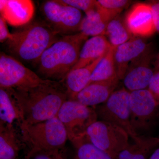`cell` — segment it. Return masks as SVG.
<instances>
[{
	"instance_id": "1",
	"label": "cell",
	"mask_w": 159,
	"mask_h": 159,
	"mask_svg": "<svg viewBox=\"0 0 159 159\" xmlns=\"http://www.w3.org/2000/svg\"><path fill=\"white\" fill-rule=\"evenodd\" d=\"M7 89L19 107L22 117L20 124L31 125L57 117L61 106L68 100L63 83L51 80L30 88Z\"/></svg>"
},
{
	"instance_id": "2",
	"label": "cell",
	"mask_w": 159,
	"mask_h": 159,
	"mask_svg": "<svg viewBox=\"0 0 159 159\" xmlns=\"http://www.w3.org/2000/svg\"><path fill=\"white\" fill-rule=\"evenodd\" d=\"M88 37L80 32L62 36L45 51L36 62L39 74L46 78L63 83L78 61Z\"/></svg>"
},
{
	"instance_id": "3",
	"label": "cell",
	"mask_w": 159,
	"mask_h": 159,
	"mask_svg": "<svg viewBox=\"0 0 159 159\" xmlns=\"http://www.w3.org/2000/svg\"><path fill=\"white\" fill-rule=\"evenodd\" d=\"M62 36L48 23L35 22L12 33L5 43L15 57L27 62H37L44 51Z\"/></svg>"
},
{
	"instance_id": "4",
	"label": "cell",
	"mask_w": 159,
	"mask_h": 159,
	"mask_svg": "<svg viewBox=\"0 0 159 159\" xmlns=\"http://www.w3.org/2000/svg\"><path fill=\"white\" fill-rule=\"evenodd\" d=\"M22 140L29 146V152H59L68 139L64 125L57 117L35 124L19 125Z\"/></svg>"
},
{
	"instance_id": "5",
	"label": "cell",
	"mask_w": 159,
	"mask_h": 159,
	"mask_svg": "<svg viewBox=\"0 0 159 159\" xmlns=\"http://www.w3.org/2000/svg\"><path fill=\"white\" fill-rule=\"evenodd\" d=\"M130 92L123 88L115 91L108 99L95 109L98 119L116 125L125 130L134 142L140 141L130 123Z\"/></svg>"
},
{
	"instance_id": "6",
	"label": "cell",
	"mask_w": 159,
	"mask_h": 159,
	"mask_svg": "<svg viewBox=\"0 0 159 159\" xmlns=\"http://www.w3.org/2000/svg\"><path fill=\"white\" fill-rule=\"evenodd\" d=\"M57 117L64 125L72 143L85 138L89 126L98 120L95 109L69 99L61 106Z\"/></svg>"
},
{
	"instance_id": "7",
	"label": "cell",
	"mask_w": 159,
	"mask_h": 159,
	"mask_svg": "<svg viewBox=\"0 0 159 159\" xmlns=\"http://www.w3.org/2000/svg\"><path fill=\"white\" fill-rule=\"evenodd\" d=\"M86 136L93 145L113 159H117L119 154L129 144V136L125 130L102 120L91 124L87 129Z\"/></svg>"
},
{
	"instance_id": "8",
	"label": "cell",
	"mask_w": 159,
	"mask_h": 159,
	"mask_svg": "<svg viewBox=\"0 0 159 159\" xmlns=\"http://www.w3.org/2000/svg\"><path fill=\"white\" fill-rule=\"evenodd\" d=\"M12 56L1 52L0 88L25 89L34 87L46 81Z\"/></svg>"
},
{
	"instance_id": "9",
	"label": "cell",
	"mask_w": 159,
	"mask_h": 159,
	"mask_svg": "<svg viewBox=\"0 0 159 159\" xmlns=\"http://www.w3.org/2000/svg\"><path fill=\"white\" fill-rule=\"evenodd\" d=\"M42 10L47 22L61 36L80 32L83 17L81 11L65 5L60 1H48Z\"/></svg>"
},
{
	"instance_id": "10",
	"label": "cell",
	"mask_w": 159,
	"mask_h": 159,
	"mask_svg": "<svg viewBox=\"0 0 159 159\" xmlns=\"http://www.w3.org/2000/svg\"><path fill=\"white\" fill-rule=\"evenodd\" d=\"M130 123L139 136L149 127L158 104L148 89L130 92Z\"/></svg>"
},
{
	"instance_id": "11",
	"label": "cell",
	"mask_w": 159,
	"mask_h": 159,
	"mask_svg": "<svg viewBox=\"0 0 159 159\" xmlns=\"http://www.w3.org/2000/svg\"><path fill=\"white\" fill-rule=\"evenodd\" d=\"M124 22L134 36L148 37L157 31L150 4L139 2L132 6L125 15Z\"/></svg>"
},
{
	"instance_id": "12",
	"label": "cell",
	"mask_w": 159,
	"mask_h": 159,
	"mask_svg": "<svg viewBox=\"0 0 159 159\" xmlns=\"http://www.w3.org/2000/svg\"><path fill=\"white\" fill-rule=\"evenodd\" d=\"M147 44L143 39L135 36L115 48L114 58L120 80L123 79L128 71L129 63L142 57L147 51Z\"/></svg>"
},
{
	"instance_id": "13",
	"label": "cell",
	"mask_w": 159,
	"mask_h": 159,
	"mask_svg": "<svg viewBox=\"0 0 159 159\" xmlns=\"http://www.w3.org/2000/svg\"><path fill=\"white\" fill-rule=\"evenodd\" d=\"M119 80L116 79L91 83L78 93L73 100L89 107L102 104L115 91Z\"/></svg>"
},
{
	"instance_id": "14",
	"label": "cell",
	"mask_w": 159,
	"mask_h": 159,
	"mask_svg": "<svg viewBox=\"0 0 159 159\" xmlns=\"http://www.w3.org/2000/svg\"><path fill=\"white\" fill-rule=\"evenodd\" d=\"M1 16L11 25L18 26L29 22L34 14L33 3L30 1H0Z\"/></svg>"
},
{
	"instance_id": "15",
	"label": "cell",
	"mask_w": 159,
	"mask_h": 159,
	"mask_svg": "<svg viewBox=\"0 0 159 159\" xmlns=\"http://www.w3.org/2000/svg\"><path fill=\"white\" fill-rule=\"evenodd\" d=\"M85 15L80 25V32L88 37L105 35L107 24L116 18L99 6L97 1L96 8Z\"/></svg>"
},
{
	"instance_id": "16",
	"label": "cell",
	"mask_w": 159,
	"mask_h": 159,
	"mask_svg": "<svg viewBox=\"0 0 159 159\" xmlns=\"http://www.w3.org/2000/svg\"><path fill=\"white\" fill-rule=\"evenodd\" d=\"M111 47L105 35H98L89 39L83 46L78 61L72 70L88 66L103 57Z\"/></svg>"
},
{
	"instance_id": "17",
	"label": "cell",
	"mask_w": 159,
	"mask_h": 159,
	"mask_svg": "<svg viewBox=\"0 0 159 159\" xmlns=\"http://www.w3.org/2000/svg\"><path fill=\"white\" fill-rule=\"evenodd\" d=\"M103 57L98 58L88 66L69 72L63 82L68 99L74 100L78 93L87 86L94 70Z\"/></svg>"
},
{
	"instance_id": "18",
	"label": "cell",
	"mask_w": 159,
	"mask_h": 159,
	"mask_svg": "<svg viewBox=\"0 0 159 159\" xmlns=\"http://www.w3.org/2000/svg\"><path fill=\"white\" fill-rule=\"evenodd\" d=\"M148 61L141 62L128 69L122 80L129 92L148 89L154 73Z\"/></svg>"
},
{
	"instance_id": "19",
	"label": "cell",
	"mask_w": 159,
	"mask_h": 159,
	"mask_svg": "<svg viewBox=\"0 0 159 159\" xmlns=\"http://www.w3.org/2000/svg\"><path fill=\"white\" fill-rule=\"evenodd\" d=\"M20 124L22 117L19 107L9 89L0 88V125Z\"/></svg>"
},
{
	"instance_id": "20",
	"label": "cell",
	"mask_w": 159,
	"mask_h": 159,
	"mask_svg": "<svg viewBox=\"0 0 159 159\" xmlns=\"http://www.w3.org/2000/svg\"><path fill=\"white\" fill-rule=\"evenodd\" d=\"M21 146L14 125H0V159H18Z\"/></svg>"
},
{
	"instance_id": "21",
	"label": "cell",
	"mask_w": 159,
	"mask_h": 159,
	"mask_svg": "<svg viewBox=\"0 0 159 159\" xmlns=\"http://www.w3.org/2000/svg\"><path fill=\"white\" fill-rule=\"evenodd\" d=\"M128 146L119 154L117 159H148L159 145V139L142 137L139 142Z\"/></svg>"
},
{
	"instance_id": "22",
	"label": "cell",
	"mask_w": 159,
	"mask_h": 159,
	"mask_svg": "<svg viewBox=\"0 0 159 159\" xmlns=\"http://www.w3.org/2000/svg\"><path fill=\"white\" fill-rule=\"evenodd\" d=\"M115 49L112 47L100 61L94 70L89 84L96 81L119 79L114 58Z\"/></svg>"
},
{
	"instance_id": "23",
	"label": "cell",
	"mask_w": 159,
	"mask_h": 159,
	"mask_svg": "<svg viewBox=\"0 0 159 159\" xmlns=\"http://www.w3.org/2000/svg\"><path fill=\"white\" fill-rule=\"evenodd\" d=\"M105 35L114 48L126 43L134 37L125 25L124 20L119 16L111 20L107 24Z\"/></svg>"
},
{
	"instance_id": "24",
	"label": "cell",
	"mask_w": 159,
	"mask_h": 159,
	"mask_svg": "<svg viewBox=\"0 0 159 159\" xmlns=\"http://www.w3.org/2000/svg\"><path fill=\"white\" fill-rule=\"evenodd\" d=\"M75 159H113L105 152L93 145L87 138L75 143Z\"/></svg>"
},
{
	"instance_id": "25",
	"label": "cell",
	"mask_w": 159,
	"mask_h": 159,
	"mask_svg": "<svg viewBox=\"0 0 159 159\" xmlns=\"http://www.w3.org/2000/svg\"><path fill=\"white\" fill-rule=\"evenodd\" d=\"M99 6L108 11L114 17H116L130 4L127 0H98Z\"/></svg>"
},
{
	"instance_id": "26",
	"label": "cell",
	"mask_w": 159,
	"mask_h": 159,
	"mask_svg": "<svg viewBox=\"0 0 159 159\" xmlns=\"http://www.w3.org/2000/svg\"><path fill=\"white\" fill-rule=\"evenodd\" d=\"M60 2L85 13L95 9L97 4V1L93 0H62Z\"/></svg>"
},
{
	"instance_id": "27",
	"label": "cell",
	"mask_w": 159,
	"mask_h": 159,
	"mask_svg": "<svg viewBox=\"0 0 159 159\" xmlns=\"http://www.w3.org/2000/svg\"><path fill=\"white\" fill-rule=\"evenodd\" d=\"M148 89L159 106V71L154 73Z\"/></svg>"
},
{
	"instance_id": "28",
	"label": "cell",
	"mask_w": 159,
	"mask_h": 159,
	"mask_svg": "<svg viewBox=\"0 0 159 159\" xmlns=\"http://www.w3.org/2000/svg\"><path fill=\"white\" fill-rule=\"evenodd\" d=\"M59 152H48L39 151L29 152L27 154L25 159H57V154Z\"/></svg>"
},
{
	"instance_id": "29",
	"label": "cell",
	"mask_w": 159,
	"mask_h": 159,
	"mask_svg": "<svg viewBox=\"0 0 159 159\" xmlns=\"http://www.w3.org/2000/svg\"><path fill=\"white\" fill-rule=\"evenodd\" d=\"M12 33H10L7 25V22L2 17L0 16V41L1 43L6 42L11 37Z\"/></svg>"
},
{
	"instance_id": "30",
	"label": "cell",
	"mask_w": 159,
	"mask_h": 159,
	"mask_svg": "<svg viewBox=\"0 0 159 159\" xmlns=\"http://www.w3.org/2000/svg\"><path fill=\"white\" fill-rule=\"evenodd\" d=\"M152 8V13L157 31L159 29V1L150 4Z\"/></svg>"
},
{
	"instance_id": "31",
	"label": "cell",
	"mask_w": 159,
	"mask_h": 159,
	"mask_svg": "<svg viewBox=\"0 0 159 159\" xmlns=\"http://www.w3.org/2000/svg\"><path fill=\"white\" fill-rule=\"evenodd\" d=\"M148 159H159V148L156 149Z\"/></svg>"
},
{
	"instance_id": "32",
	"label": "cell",
	"mask_w": 159,
	"mask_h": 159,
	"mask_svg": "<svg viewBox=\"0 0 159 159\" xmlns=\"http://www.w3.org/2000/svg\"><path fill=\"white\" fill-rule=\"evenodd\" d=\"M57 159H65L62 156H61L60 153L57 154Z\"/></svg>"
},
{
	"instance_id": "33",
	"label": "cell",
	"mask_w": 159,
	"mask_h": 159,
	"mask_svg": "<svg viewBox=\"0 0 159 159\" xmlns=\"http://www.w3.org/2000/svg\"><path fill=\"white\" fill-rule=\"evenodd\" d=\"M158 66L159 67V58H158Z\"/></svg>"
},
{
	"instance_id": "34",
	"label": "cell",
	"mask_w": 159,
	"mask_h": 159,
	"mask_svg": "<svg viewBox=\"0 0 159 159\" xmlns=\"http://www.w3.org/2000/svg\"><path fill=\"white\" fill-rule=\"evenodd\" d=\"M158 31H159V30H158Z\"/></svg>"
},
{
	"instance_id": "35",
	"label": "cell",
	"mask_w": 159,
	"mask_h": 159,
	"mask_svg": "<svg viewBox=\"0 0 159 159\" xmlns=\"http://www.w3.org/2000/svg\"></svg>"
}]
</instances>
